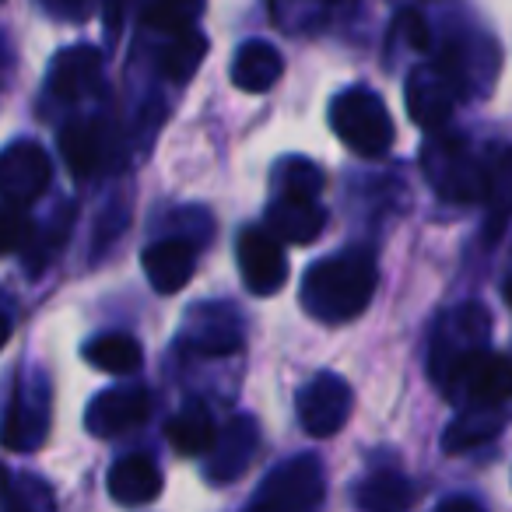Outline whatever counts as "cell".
I'll use <instances>...</instances> for the list:
<instances>
[{"label":"cell","mask_w":512,"mask_h":512,"mask_svg":"<svg viewBox=\"0 0 512 512\" xmlns=\"http://www.w3.org/2000/svg\"><path fill=\"white\" fill-rule=\"evenodd\" d=\"M299 295L313 320H355L376 295V260H372L369 249H341V253L309 267Z\"/></svg>","instance_id":"6da1fadb"},{"label":"cell","mask_w":512,"mask_h":512,"mask_svg":"<svg viewBox=\"0 0 512 512\" xmlns=\"http://www.w3.org/2000/svg\"><path fill=\"white\" fill-rule=\"evenodd\" d=\"M330 127L348 151L362 158H379L393 144V120L386 102L369 88H348L330 102Z\"/></svg>","instance_id":"7a4b0ae2"},{"label":"cell","mask_w":512,"mask_h":512,"mask_svg":"<svg viewBox=\"0 0 512 512\" xmlns=\"http://www.w3.org/2000/svg\"><path fill=\"white\" fill-rule=\"evenodd\" d=\"M323 495H327V481H323L320 460L295 456L267 474L249 512H320Z\"/></svg>","instance_id":"3957f363"},{"label":"cell","mask_w":512,"mask_h":512,"mask_svg":"<svg viewBox=\"0 0 512 512\" xmlns=\"http://www.w3.org/2000/svg\"><path fill=\"white\" fill-rule=\"evenodd\" d=\"M425 172L446 200H484L491 172L467 151L463 137H439L425 148Z\"/></svg>","instance_id":"277c9868"},{"label":"cell","mask_w":512,"mask_h":512,"mask_svg":"<svg viewBox=\"0 0 512 512\" xmlns=\"http://www.w3.org/2000/svg\"><path fill=\"white\" fill-rule=\"evenodd\" d=\"M442 390L463 393L470 407H491L498 411V404L512 397V362L505 355H491V351H474V355L460 358L446 376L439 379Z\"/></svg>","instance_id":"5b68a950"},{"label":"cell","mask_w":512,"mask_h":512,"mask_svg":"<svg viewBox=\"0 0 512 512\" xmlns=\"http://www.w3.org/2000/svg\"><path fill=\"white\" fill-rule=\"evenodd\" d=\"M50 176V155L36 141H15L0 151V197L8 207L22 211L25 204L39 200L50 186Z\"/></svg>","instance_id":"8992f818"},{"label":"cell","mask_w":512,"mask_h":512,"mask_svg":"<svg viewBox=\"0 0 512 512\" xmlns=\"http://www.w3.org/2000/svg\"><path fill=\"white\" fill-rule=\"evenodd\" d=\"M295 411H299L302 428L313 439H330V435L341 432L351 414V386L334 372H320L299 390Z\"/></svg>","instance_id":"52a82bcc"},{"label":"cell","mask_w":512,"mask_h":512,"mask_svg":"<svg viewBox=\"0 0 512 512\" xmlns=\"http://www.w3.org/2000/svg\"><path fill=\"white\" fill-rule=\"evenodd\" d=\"M235 256H239L242 281H246V288L253 295H274L285 288L288 256L271 232H264V228H246V232L239 235Z\"/></svg>","instance_id":"ba28073f"},{"label":"cell","mask_w":512,"mask_h":512,"mask_svg":"<svg viewBox=\"0 0 512 512\" xmlns=\"http://www.w3.org/2000/svg\"><path fill=\"white\" fill-rule=\"evenodd\" d=\"M488 330H491V316L484 313V306H477V302L463 306L460 313L449 316V320L439 327V334H435L432 365H428V372H432L435 379H442L460 358L474 355V351H484Z\"/></svg>","instance_id":"9c48e42d"},{"label":"cell","mask_w":512,"mask_h":512,"mask_svg":"<svg viewBox=\"0 0 512 512\" xmlns=\"http://www.w3.org/2000/svg\"><path fill=\"white\" fill-rule=\"evenodd\" d=\"M183 344L197 355H232L242 348V316L228 302L193 306L183 327Z\"/></svg>","instance_id":"30bf717a"},{"label":"cell","mask_w":512,"mask_h":512,"mask_svg":"<svg viewBox=\"0 0 512 512\" xmlns=\"http://www.w3.org/2000/svg\"><path fill=\"white\" fill-rule=\"evenodd\" d=\"M407 113L421 130H442L456 109V88L439 67H418L407 78Z\"/></svg>","instance_id":"8fae6325"},{"label":"cell","mask_w":512,"mask_h":512,"mask_svg":"<svg viewBox=\"0 0 512 512\" xmlns=\"http://www.w3.org/2000/svg\"><path fill=\"white\" fill-rule=\"evenodd\" d=\"M151 411V400L141 386H120V390H106L88 404L85 425L99 439H113L130 428H137Z\"/></svg>","instance_id":"7c38bea8"},{"label":"cell","mask_w":512,"mask_h":512,"mask_svg":"<svg viewBox=\"0 0 512 512\" xmlns=\"http://www.w3.org/2000/svg\"><path fill=\"white\" fill-rule=\"evenodd\" d=\"M256 442H260V432H256V421L249 414H239L225 425V432H218L211 446V456H207V477L214 484H228L235 477H242L249 470L256 456Z\"/></svg>","instance_id":"4fadbf2b"},{"label":"cell","mask_w":512,"mask_h":512,"mask_svg":"<svg viewBox=\"0 0 512 512\" xmlns=\"http://www.w3.org/2000/svg\"><path fill=\"white\" fill-rule=\"evenodd\" d=\"M141 264L158 295H176L197 271V246L190 239H158L144 249Z\"/></svg>","instance_id":"5bb4252c"},{"label":"cell","mask_w":512,"mask_h":512,"mask_svg":"<svg viewBox=\"0 0 512 512\" xmlns=\"http://www.w3.org/2000/svg\"><path fill=\"white\" fill-rule=\"evenodd\" d=\"M46 425H50V407H46V390L36 386H22L11 400L8 414H4V425H0V442L15 453H29L39 442L46 439Z\"/></svg>","instance_id":"9a60e30c"},{"label":"cell","mask_w":512,"mask_h":512,"mask_svg":"<svg viewBox=\"0 0 512 512\" xmlns=\"http://www.w3.org/2000/svg\"><path fill=\"white\" fill-rule=\"evenodd\" d=\"M102 78V57L95 46H71L53 60L50 71V92L64 102H74L88 95Z\"/></svg>","instance_id":"2e32d148"},{"label":"cell","mask_w":512,"mask_h":512,"mask_svg":"<svg viewBox=\"0 0 512 512\" xmlns=\"http://www.w3.org/2000/svg\"><path fill=\"white\" fill-rule=\"evenodd\" d=\"M109 137L102 123L92 120H74L60 130V155H64L67 169L78 179H88L106 165Z\"/></svg>","instance_id":"e0dca14e"},{"label":"cell","mask_w":512,"mask_h":512,"mask_svg":"<svg viewBox=\"0 0 512 512\" xmlns=\"http://www.w3.org/2000/svg\"><path fill=\"white\" fill-rule=\"evenodd\" d=\"M267 225H271L267 232L278 235L281 242L309 246L313 239H320L327 211L320 207V200H274L267 211Z\"/></svg>","instance_id":"ac0fdd59"},{"label":"cell","mask_w":512,"mask_h":512,"mask_svg":"<svg viewBox=\"0 0 512 512\" xmlns=\"http://www.w3.org/2000/svg\"><path fill=\"white\" fill-rule=\"evenodd\" d=\"M285 74V60L281 53L274 50L271 43L264 39H249L235 50V60H232V81L242 88V92H271L274 85L281 81Z\"/></svg>","instance_id":"d6986e66"},{"label":"cell","mask_w":512,"mask_h":512,"mask_svg":"<svg viewBox=\"0 0 512 512\" xmlns=\"http://www.w3.org/2000/svg\"><path fill=\"white\" fill-rule=\"evenodd\" d=\"M109 495L120 505H148L162 495V470L148 456H123L109 470Z\"/></svg>","instance_id":"ffe728a7"},{"label":"cell","mask_w":512,"mask_h":512,"mask_svg":"<svg viewBox=\"0 0 512 512\" xmlns=\"http://www.w3.org/2000/svg\"><path fill=\"white\" fill-rule=\"evenodd\" d=\"M165 439L169 446L176 449L179 456H200V453H211L214 439V421H211V411H207L200 400H190L183 411L172 414V421L165 425Z\"/></svg>","instance_id":"44dd1931"},{"label":"cell","mask_w":512,"mask_h":512,"mask_svg":"<svg viewBox=\"0 0 512 512\" xmlns=\"http://www.w3.org/2000/svg\"><path fill=\"white\" fill-rule=\"evenodd\" d=\"M498 432H502V414L491 411V407H467V411L442 432V453H449V456L467 453V449L495 439Z\"/></svg>","instance_id":"7402d4cb"},{"label":"cell","mask_w":512,"mask_h":512,"mask_svg":"<svg viewBox=\"0 0 512 512\" xmlns=\"http://www.w3.org/2000/svg\"><path fill=\"white\" fill-rule=\"evenodd\" d=\"M85 358L99 372H109V376H130V372L141 369L144 351H141V344L127 334H102V337H95L92 344H85Z\"/></svg>","instance_id":"603a6c76"},{"label":"cell","mask_w":512,"mask_h":512,"mask_svg":"<svg viewBox=\"0 0 512 512\" xmlns=\"http://www.w3.org/2000/svg\"><path fill=\"white\" fill-rule=\"evenodd\" d=\"M323 169L309 158H285L274 172V200H320Z\"/></svg>","instance_id":"cb8c5ba5"},{"label":"cell","mask_w":512,"mask_h":512,"mask_svg":"<svg viewBox=\"0 0 512 512\" xmlns=\"http://www.w3.org/2000/svg\"><path fill=\"white\" fill-rule=\"evenodd\" d=\"M414 484L400 474H376L358 488V505L372 512H397L414 502Z\"/></svg>","instance_id":"d4e9b609"},{"label":"cell","mask_w":512,"mask_h":512,"mask_svg":"<svg viewBox=\"0 0 512 512\" xmlns=\"http://www.w3.org/2000/svg\"><path fill=\"white\" fill-rule=\"evenodd\" d=\"M204 53H207V39L193 29V32H183V36H172L169 46L162 50V57H158V64H162L165 78L183 85V81H190L193 74H197Z\"/></svg>","instance_id":"484cf974"},{"label":"cell","mask_w":512,"mask_h":512,"mask_svg":"<svg viewBox=\"0 0 512 512\" xmlns=\"http://www.w3.org/2000/svg\"><path fill=\"white\" fill-rule=\"evenodd\" d=\"M200 4H155V8L144 11V25L158 32H169V36H183V32H193V22L200 18Z\"/></svg>","instance_id":"4316f807"},{"label":"cell","mask_w":512,"mask_h":512,"mask_svg":"<svg viewBox=\"0 0 512 512\" xmlns=\"http://www.w3.org/2000/svg\"><path fill=\"white\" fill-rule=\"evenodd\" d=\"M8 512H57L53 491L39 477H22L8 488Z\"/></svg>","instance_id":"83f0119b"},{"label":"cell","mask_w":512,"mask_h":512,"mask_svg":"<svg viewBox=\"0 0 512 512\" xmlns=\"http://www.w3.org/2000/svg\"><path fill=\"white\" fill-rule=\"evenodd\" d=\"M32 235V221L25 218V211L18 207H0V256L15 253L29 242Z\"/></svg>","instance_id":"f1b7e54d"},{"label":"cell","mask_w":512,"mask_h":512,"mask_svg":"<svg viewBox=\"0 0 512 512\" xmlns=\"http://www.w3.org/2000/svg\"><path fill=\"white\" fill-rule=\"evenodd\" d=\"M397 29L414 50H428V46H432V32H428L425 18H421L418 11H404V15L397 18Z\"/></svg>","instance_id":"f546056e"},{"label":"cell","mask_w":512,"mask_h":512,"mask_svg":"<svg viewBox=\"0 0 512 512\" xmlns=\"http://www.w3.org/2000/svg\"><path fill=\"white\" fill-rule=\"evenodd\" d=\"M435 512H484L474 498H446Z\"/></svg>","instance_id":"4dcf8cb0"},{"label":"cell","mask_w":512,"mask_h":512,"mask_svg":"<svg viewBox=\"0 0 512 512\" xmlns=\"http://www.w3.org/2000/svg\"><path fill=\"white\" fill-rule=\"evenodd\" d=\"M8 334H11V323H8V316L0 313V348L8 344Z\"/></svg>","instance_id":"1f68e13d"},{"label":"cell","mask_w":512,"mask_h":512,"mask_svg":"<svg viewBox=\"0 0 512 512\" xmlns=\"http://www.w3.org/2000/svg\"><path fill=\"white\" fill-rule=\"evenodd\" d=\"M505 299H509V306H512V281H509V288H505Z\"/></svg>","instance_id":"d6a6232c"}]
</instances>
